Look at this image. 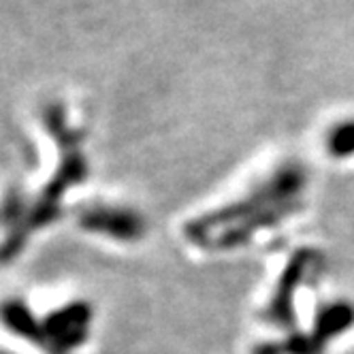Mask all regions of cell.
<instances>
[{"label":"cell","mask_w":354,"mask_h":354,"mask_svg":"<svg viewBox=\"0 0 354 354\" xmlns=\"http://www.w3.org/2000/svg\"><path fill=\"white\" fill-rule=\"evenodd\" d=\"M326 149L337 158L354 156V120H344L326 135Z\"/></svg>","instance_id":"6da1fadb"}]
</instances>
